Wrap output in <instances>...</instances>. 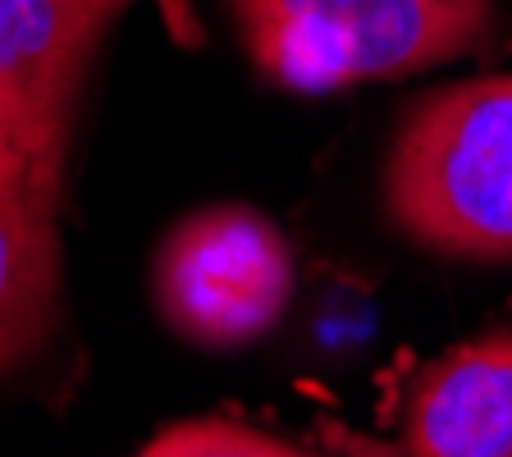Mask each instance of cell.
Returning a JSON list of instances; mask_svg holds the SVG:
<instances>
[{
  "instance_id": "cell-1",
  "label": "cell",
  "mask_w": 512,
  "mask_h": 457,
  "mask_svg": "<svg viewBox=\"0 0 512 457\" xmlns=\"http://www.w3.org/2000/svg\"><path fill=\"white\" fill-rule=\"evenodd\" d=\"M384 211L458 261H512V74L430 92L384 160Z\"/></svg>"
},
{
  "instance_id": "cell-2",
  "label": "cell",
  "mask_w": 512,
  "mask_h": 457,
  "mask_svg": "<svg viewBox=\"0 0 512 457\" xmlns=\"http://www.w3.org/2000/svg\"><path fill=\"white\" fill-rule=\"evenodd\" d=\"M256 74L320 96L407 78L499 32V0H224Z\"/></svg>"
},
{
  "instance_id": "cell-3",
  "label": "cell",
  "mask_w": 512,
  "mask_h": 457,
  "mask_svg": "<svg viewBox=\"0 0 512 457\" xmlns=\"http://www.w3.org/2000/svg\"><path fill=\"white\" fill-rule=\"evenodd\" d=\"M151 298L192 348H247L275 330L293 298L288 238L252 206H202L160 238Z\"/></svg>"
},
{
  "instance_id": "cell-4",
  "label": "cell",
  "mask_w": 512,
  "mask_h": 457,
  "mask_svg": "<svg viewBox=\"0 0 512 457\" xmlns=\"http://www.w3.org/2000/svg\"><path fill=\"white\" fill-rule=\"evenodd\" d=\"M133 0H0V138L60 202L83 78Z\"/></svg>"
},
{
  "instance_id": "cell-5",
  "label": "cell",
  "mask_w": 512,
  "mask_h": 457,
  "mask_svg": "<svg viewBox=\"0 0 512 457\" xmlns=\"http://www.w3.org/2000/svg\"><path fill=\"white\" fill-rule=\"evenodd\" d=\"M407 457H512V325L439 357L407 403Z\"/></svg>"
},
{
  "instance_id": "cell-6",
  "label": "cell",
  "mask_w": 512,
  "mask_h": 457,
  "mask_svg": "<svg viewBox=\"0 0 512 457\" xmlns=\"http://www.w3.org/2000/svg\"><path fill=\"white\" fill-rule=\"evenodd\" d=\"M55 206L28 174L0 183V371L28 362L60 325Z\"/></svg>"
},
{
  "instance_id": "cell-7",
  "label": "cell",
  "mask_w": 512,
  "mask_h": 457,
  "mask_svg": "<svg viewBox=\"0 0 512 457\" xmlns=\"http://www.w3.org/2000/svg\"><path fill=\"white\" fill-rule=\"evenodd\" d=\"M138 457H320L311 448H298L270 430L224 421V416H202V421H179L165 426Z\"/></svg>"
},
{
  "instance_id": "cell-8",
  "label": "cell",
  "mask_w": 512,
  "mask_h": 457,
  "mask_svg": "<svg viewBox=\"0 0 512 457\" xmlns=\"http://www.w3.org/2000/svg\"><path fill=\"white\" fill-rule=\"evenodd\" d=\"M23 174H28V165L19 160V151H14L10 142L0 138V183H5V179H23ZM28 179H32V174H28Z\"/></svg>"
}]
</instances>
